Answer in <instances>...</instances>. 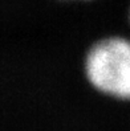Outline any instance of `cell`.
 Segmentation results:
<instances>
[{"mask_svg":"<svg viewBox=\"0 0 130 131\" xmlns=\"http://www.w3.org/2000/svg\"><path fill=\"white\" fill-rule=\"evenodd\" d=\"M85 74L101 93L130 99V41L109 37L96 42L85 58Z\"/></svg>","mask_w":130,"mask_h":131,"instance_id":"1","label":"cell"}]
</instances>
